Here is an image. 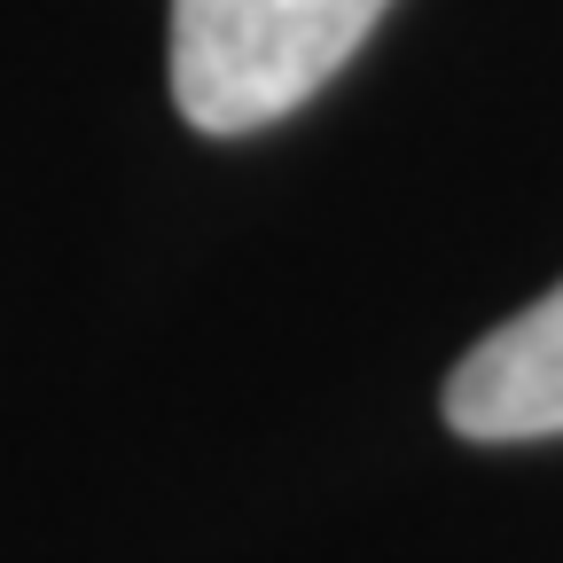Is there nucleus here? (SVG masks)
Segmentation results:
<instances>
[{
    "instance_id": "1",
    "label": "nucleus",
    "mask_w": 563,
    "mask_h": 563,
    "mask_svg": "<svg viewBox=\"0 0 563 563\" xmlns=\"http://www.w3.org/2000/svg\"><path fill=\"white\" fill-rule=\"evenodd\" d=\"M391 0H173V102L203 133H258L321 95Z\"/></svg>"
},
{
    "instance_id": "2",
    "label": "nucleus",
    "mask_w": 563,
    "mask_h": 563,
    "mask_svg": "<svg viewBox=\"0 0 563 563\" xmlns=\"http://www.w3.org/2000/svg\"><path fill=\"white\" fill-rule=\"evenodd\" d=\"M446 422L477 446L563 439V282L509 313L446 384Z\"/></svg>"
}]
</instances>
